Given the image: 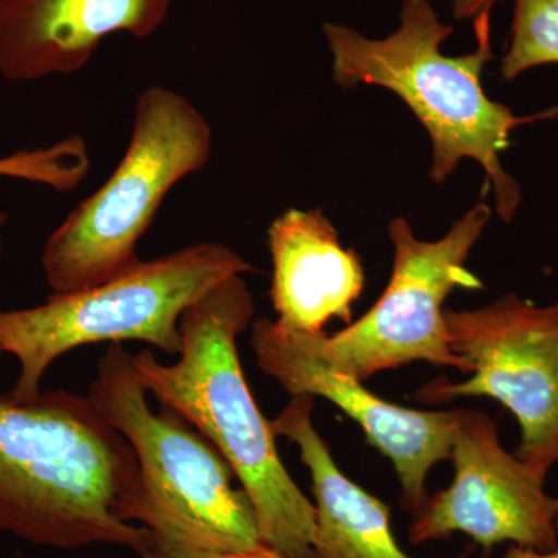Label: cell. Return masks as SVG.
Instances as JSON below:
<instances>
[{
	"instance_id": "cell-1",
	"label": "cell",
	"mask_w": 558,
	"mask_h": 558,
	"mask_svg": "<svg viewBox=\"0 0 558 558\" xmlns=\"http://www.w3.org/2000/svg\"><path fill=\"white\" fill-rule=\"evenodd\" d=\"M137 454L89 396H0V535L40 548L153 545Z\"/></svg>"
},
{
	"instance_id": "cell-2",
	"label": "cell",
	"mask_w": 558,
	"mask_h": 558,
	"mask_svg": "<svg viewBox=\"0 0 558 558\" xmlns=\"http://www.w3.org/2000/svg\"><path fill=\"white\" fill-rule=\"evenodd\" d=\"M253 314L247 282L233 275L180 318L178 362L165 365L145 349L132 366L161 407L178 411L226 459L255 509L260 543L284 558H315L314 502L282 464L271 422L242 371L238 337Z\"/></svg>"
},
{
	"instance_id": "cell-3",
	"label": "cell",
	"mask_w": 558,
	"mask_h": 558,
	"mask_svg": "<svg viewBox=\"0 0 558 558\" xmlns=\"http://www.w3.org/2000/svg\"><path fill=\"white\" fill-rule=\"evenodd\" d=\"M475 50L447 57L440 46L453 25L444 24L429 0H403L398 31L369 39L347 25L326 22L323 33L332 53V76L341 89L377 86L405 102L427 130L433 161L429 178L442 183L462 160L478 161L495 193L499 218L510 222L521 202L519 182L502 168L501 154L510 134L523 124L550 119L558 110L517 117L490 100L483 89V72L494 60L490 11L475 20Z\"/></svg>"
},
{
	"instance_id": "cell-4",
	"label": "cell",
	"mask_w": 558,
	"mask_h": 558,
	"mask_svg": "<svg viewBox=\"0 0 558 558\" xmlns=\"http://www.w3.org/2000/svg\"><path fill=\"white\" fill-rule=\"evenodd\" d=\"M252 270V264L227 245L201 242L161 258L140 259L101 284L51 293L39 306L0 311V351L20 363L10 395L36 398L50 366L87 344L142 341L179 355L185 311L227 278Z\"/></svg>"
},
{
	"instance_id": "cell-5",
	"label": "cell",
	"mask_w": 558,
	"mask_h": 558,
	"mask_svg": "<svg viewBox=\"0 0 558 558\" xmlns=\"http://www.w3.org/2000/svg\"><path fill=\"white\" fill-rule=\"evenodd\" d=\"M132 355L110 344L89 398L137 454L143 497L138 526L154 542L185 549L250 550L260 543L247 494L231 486L230 465L178 411L149 409Z\"/></svg>"
},
{
	"instance_id": "cell-6",
	"label": "cell",
	"mask_w": 558,
	"mask_h": 558,
	"mask_svg": "<svg viewBox=\"0 0 558 558\" xmlns=\"http://www.w3.org/2000/svg\"><path fill=\"white\" fill-rule=\"evenodd\" d=\"M211 150V124L189 98L168 87L143 90L119 167L44 245L40 264L51 292L92 288L135 266L161 202L208 163Z\"/></svg>"
},
{
	"instance_id": "cell-7",
	"label": "cell",
	"mask_w": 558,
	"mask_h": 558,
	"mask_svg": "<svg viewBox=\"0 0 558 558\" xmlns=\"http://www.w3.org/2000/svg\"><path fill=\"white\" fill-rule=\"evenodd\" d=\"M490 216L478 202L438 241H418L409 220H391L395 260L387 289L359 322L325 333L326 362L362 381L414 362L469 374L468 363L451 351L444 303L453 290L484 288L465 263Z\"/></svg>"
},
{
	"instance_id": "cell-8",
	"label": "cell",
	"mask_w": 558,
	"mask_h": 558,
	"mask_svg": "<svg viewBox=\"0 0 558 558\" xmlns=\"http://www.w3.org/2000/svg\"><path fill=\"white\" fill-rule=\"evenodd\" d=\"M451 351L470 379L418 389L425 403L498 400L521 429L517 457L546 476L558 461V300L537 306L515 293L473 311L446 310Z\"/></svg>"
},
{
	"instance_id": "cell-9",
	"label": "cell",
	"mask_w": 558,
	"mask_h": 558,
	"mask_svg": "<svg viewBox=\"0 0 558 558\" xmlns=\"http://www.w3.org/2000/svg\"><path fill=\"white\" fill-rule=\"evenodd\" d=\"M450 459L454 478L414 515L413 545L464 534L484 549L558 548V498L545 490L546 476L502 447L488 414L459 409Z\"/></svg>"
},
{
	"instance_id": "cell-10",
	"label": "cell",
	"mask_w": 558,
	"mask_h": 558,
	"mask_svg": "<svg viewBox=\"0 0 558 558\" xmlns=\"http://www.w3.org/2000/svg\"><path fill=\"white\" fill-rule=\"evenodd\" d=\"M323 332H295L258 318L252 326L256 365L290 396L323 398L357 422L371 446L391 461L402 508L416 515L427 501L429 470L450 459L459 409L424 411L395 405L322 354Z\"/></svg>"
},
{
	"instance_id": "cell-11",
	"label": "cell",
	"mask_w": 558,
	"mask_h": 558,
	"mask_svg": "<svg viewBox=\"0 0 558 558\" xmlns=\"http://www.w3.org/2000/svg\"><path fill=\"white\" fill-rule=\"evenodd\" d=\"M178 0H0V76L73 75L117 33L148 39Z\"/></svg>"
},
{
	"instance_id": "cell-12",
	"label": "cell",
	"mask_w": 558,
	"mask_h": 558,
	"mask_svg": "<svg viewBox=\"0 0 558 558\" xmlns=\"http://www.w3.org/2000/svg\"><path fill=\"white\" fill-rule=\"evenodd\" d=\"M270 299L282 328L323 332L330 319L351 325L352 304L365 288L355 250L341 245L322 209H289L271 222Z\"/></svg>"
},
{
	"instance_id": "cell-13",
	"label": "cell",
	"mask_w": 558,
	"mask_h": 558,
	"mask_svg": "<svg viewBox=\"0 0 558 558\" xmlns=\"http://www.w3.org/2000/svg\"><path fill=\"white\" fill-rule=\"evenodd\" d=\"M271 422L300 450L314 492L315 558H411L392 534L391 509L349 480L314 425V398L290 396ZM459 558H468L461 556Z\"/></svg>"
},
{
	"instance_id": "cell-14",
	"label": "cell",
	"mask_w": 558,
	"mask_h": 558,
	"mask_svg": "<svg viewBox=\"0 0 558 558\" xmlns=\"http://www.w3.org/2000/svg\"><path fill=\"white\" fill-rule=\"evenodd\" d=\"M548 64H558V0H515L502 78Z\"/></svg>"
},
{
	"instance_id": "cell-15",
	"label": "cell",
	"mask_w": 558,
	"mask_h": 558,
	"mask_svg": "<svg viewBox=\"0 0 558 558\" xmlns=\"http://www.w3.org/2000/svg\"><path fill=\"white\" fill-rule=\"evenodd\" d=\"M90 168L87 143L80 135L46 146L0 157V178L27 180L54 191H72Z\"/></svg>"
},
{
	"instance_id": "cell-16",
	"label": "cell",
	"mask_w": 558,
	"mask_h": 558,
	"mask_svg": "<svg viewBox=\"0 0 558 558\" xmlns=\"http://www.w3.org/2000/svg\"><path fill=\"white\" fill-rule=\"evenodd\" d=\"M142 558H284L260 545L258 548L250 550H202L185 549L178 546L161 545L153 542L149 549L140 556Z\"/></svg>"
},
{
	"instance_id": "cell-17",
	"label": "cell",
	"mask_w": 558,
	"mask_h": 558,
	"mask_svg": "<svg viewBox=\"0 0 558 558\" xmlns=\"http://www.w3.org/2000/svg\"><path fill=\"white\" fill-rule=\"evenodd\" d=\"M498 2H505V0H454V21L475 20L484 11H492Z\"/></svg>"
},
{
	"instance_id": "cell-18",
	"label": "cell",
	"mask_w": 558,
	"mask_h": 558,
	"mask_svg": "<svg viewBox=\"0 0 558 558\" xmlns=\"http://www.w3.org/2000/svg\"><path fill=\"white\" fill-rule=\"evenodd\" d=\"M502 558H558V548L543 553V550L521 548V546L512 545L506 550Z\"/></svg>"
},
{
	"instance_id": "cell-19",
	"label": "cell",
	"mask_w": 558,
	"mask_h": 558,
	"mask_svg": "<svg viewBox=\"0 0 558 558\" xmlns=\"http://www.w3.org/2000/svg\"><path fill=\"white\" fill-rule=\"evenodd\" d=\"M7 220H9V218H7L5 213L0 211V252H2V231L3 227L7 226ZM2 354L3 352L0 351V357H2Z\"/></svg>"
}]
</instances>
